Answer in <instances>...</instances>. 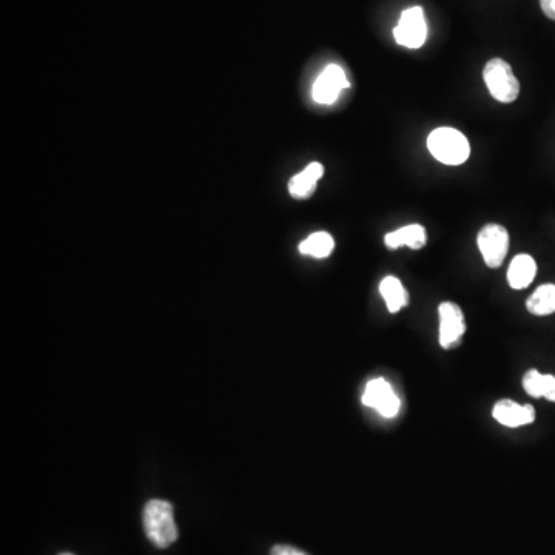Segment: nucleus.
Listing matches in <instances>:
<instances>
[{
  "label": "nucleus",
  "mask_w": 555,
  "mask_h": 555,
  "mask_svg": "<svg viewBox=\"0 0 555 555\" xmlns=\"http://www.w3.org/2000/svg\"><path fill=\"white\" fill-rule=\"evenodd\" d=\"M486 87L495 101L511 104L520 95V82L514 74L511 65L503 59H491L483 70Z\"/></svg>",
  "instance_id": "3"
},
{
  "label": "nucleus",
  "mask_w": 555,
  "mask_h": 555,
  "mask_svg": "<svg viewBox=\"0 0 555 555\" xmlns=\"http://www.w3.org/2000/svg\"><path fill=\"white\" fill-rule=\"evenodd\" d=\"M526 309L535 317H548L555 312V284H543L526 301Z\"/></svg>",
  "instance_id": "14"
},
{
  "label": "nucleus",
  "mask_w": 555,
  "mask_h": 555,
  "mask_svg": "<svg viewBox=\"0 0 555 555\" xmlns=\"http://www.w3.org/2000/svg\"><path fill=\"white\" fill-rule=\"evenodd\" d=\"M478 249H480L485 264L491 269H498L505 261L509 250V233L500 224H488L483 227L477 236Z\"/></svg>",
  "instance_id": "5"
},
{
  "label": "nucleus",
  "mask_w": 555,
  "mask_h": 555,
  "mask_svg": "<svg viewBox=\"0 0 555 555\" xmlns=\"http://www.w3.org/2000/svg\"><path fill=\"white\" fill-rule=\"evenodd\" d=\"M61 555H73V554H68V552H65V554H61Z\"/></svg>",
  "instance_id": "20"
},
{
  "label": "nucleus",
  "mask_w": 555,
  "mask_h": 555,
  "mask_svg": "<svg viewBox=\"0 0 555 555\" xmlns=\"http://www.w3.org/2000/svg\"><path fill=\"white\" fill-rule=\"evenodd\" d=\"M431 155L441 164L461 165L471 155L468 138L455 128L441 127L434 130L428 138Z\"/></svg>",
  "instance_id": "2"
},
{
  "label": "nucleus",
  "mask_w": 555,
  "mask_h": 555,
  "mask_svg": "<svg viewBox=\"0 0 555 555\" xmlns=\"http://www.w3.org/2000/svg\"><path fill=\"white\" fill-rule=\"evenodd\" d=\"M428 243V232L420 224H411V226L401 227L395 232L387 233L384 236V244L387 249H398V247L407 246L412 250L423 249Z\"/></svg>",
  "instance_id": "10"
},
{
  "label": "nucleus",
  "mask_w": 555,
  "mask_h": 555,
  "mask_svg": "<svg viewBox=\"0 0 555 555\" xmlns=\"http://www.w3.org/2000/svg\"><path fill=\"white\" fill-rule=\"evenodd\" d=\"M270 555H309L307 552L301 551V549L293 548V546L287 545H276L273 546Z\"/></svg>",
  "instance_id": "18"
},
{
  "label": "nucleus",
  "mask_w": 555,
  "mask_h": 555,
  "mask_svg": "<svg viewBox=\"0 0 555 555\" xmlns=\"http://www.w3.org/2000/svg\"><path fill=\"white\" fill-rule=\"evenodd\" d=\"M395 41L398 45L417 50L428 39V24L421 7L407 8L401 13L400 21L394 30Z\"/></svg>",
  "instance_id": "4"
},
{
  "label": "nucleus",
  "mask_w": 555,
  "mask_h": 555,
  "mask_svg": "<svg viewBox=\"0 0 555 555\" xmlns=\"http://www.w3.org/2000/svg\"><path fill=\"white\" fill-rule=\"evenodd\" d=\"M537 275V264L529 255H517L508 270V283L512 289L523 290L531 286Z\"/></svg>",
  "instance_id": "12"
},
{
  "label": "nucleus",
  "mask_w": 555,
  "mask_h": 555,
  "mask_svg": "<svg viewBox=\"0 0 555 555\" xmlns=\"http://www.w3.org/2000/svg\"><path fill=\"white\" fill-rule=\"evenodd\" d=\"M381 296L386 301L387 310L391 313L400 312L409 304V293L395 276H386L380 284Z\"/></svg>",
  "instance_id": "13"
},
{
  "label": "nucleus",
  "mask_w": 555,
  "mask_h": 555,
  "mask_svg": "<svg viewBox=\"0 0 555 555\" xmlns=\"http://www.w3.org/2000/svg\"><path fill=\"white\" fill-rule=\"evenodd\" d=\"M543 374L539 370L531 369L523 377V389L532 398H542Z\"/></svg>",
  "instance_id": "16"
},
{
  "label": "nucleus",
  "mask_w": 555,
  "mask_h": 555,
  "mask_svg": "<svg viewBox=\"0 0 555 555\" xmlns=\"http://www.w3.org/2000/svg\"><path fill=\"white\" fill-rule=\"evenodd\" d=\"M440 315V346L449 350L457 347L465 337V315L455 303H441L438 307Z\"/></svg>",
  "instance_id": "6"
},
{
  "label": "nucleus",
  "mask_w": 555,
  "mask_h": 555,
  "mask_svg": "<svg viewBox=\"0 0 555 555\" xmlns=\"http://www.w3.org/2000/svg\"><path fill=\"white\" fill-rule=\"evenodd\" d=\"M542 397L555 403V375L543 374Z\"/></svg>",
  "instance_id": "17"
},
{
  "label": "nucleus",
  "mask_w": 555,
  "mask_h": 555,
  "mask_svg": "<svg viewBox=\"0 0 555 555\" xmlns=\"http://www.w3.org/2000/svg\"><path fill=\"white\" fill-rule=\"evenodd\" d=\"M335 241L327 232L312 233L300 244V252L313 258H327L333 252Z\"/></svg>",
  "instance_id": "15"
},
{
  "label": "nucleus",
  "mask_w": 555,
  "mask_h": 555,
  "mask_svg": "<svg viewBox=\"0 0 555 555\" xmlns=\"http://www.w3.org/2000/svg\"><path fill=\"white\" fill-rule=\"evenodd\" d=\"M346 73L343 68L332 64L324 68L323 73L318 76L313 84L312 96L318 104L329 105L337 101L341 91L349 88Z\"/></svg>",
  "instance_id": "8"
},
{
  "label": "nucleus",
  "mask_w": 555,
  "mask_h": 555,
  "mask_svg": "<svg viewBox=\"0 0 555 555\" xmlns=\"http://www.w3.org/2000/svg\"><path fill=\"white\" fill-rule=\"evenodd\" d=\"M495 420L506 428H520L534 423L535 409L531 404H518L512 400H500L492 411Z\"/></svg>",
  "instance_id": "9"
},
{
  "label": "nucleus",
  "mask_w": 555,
  "mask_h": 555,
  "mask_svg": "<svg viewBox=\"0 0 555 555\" xmlns=\"http://www.w3.org/2000/svg\"><path fill=\"white\" fill-rule=\"evenodd\" d=\"M144 528L148 540L158 548H169L178 540L172 503L165 500H150L144 509Z\"/></svg>",
  "instance_id": "1"
},
{
  "label": "nucleus",
  "mask_w": 555,
  "mask_h": 555,
  "mask_svg": "<svg viewBox=\"0 0 555 555\" xmlns=\"http://www.w3.org/2000/svg\"><path fill=\"white\" fill-rule=\"evenodd\" d=\"M324 167L320 162H312L303 172L293 176L289 181L290 195L295 199H309L317 190L318 181L323 178Z\"/></svg>",
  "instance_id": "11"
},
{
  "label": "nucleus",
  "mask_w": 555,
  "mask_h": 555,
  "mask_svg": "<svg viewBox=\"0 0 555 555\" xmlns=\"http://www.w3.org/2000/svg\"><path fill=\"white\" fill-rule=\"evenodd\" d=\"M363 404L380 412L383 417L394 418L400 412V398L384 378L369 381L363 394Z\"/></svg>",
  "instance_id": "7"
},
{
  "label": "nucleus",
  "mask_w": 555,
  "mask_h": 555,
  "mask_svg": "<svg viewBox=\"0 0 555 555\" xmlns=\"http://www.w3.org/2000/svg\"><path fill=\"white\" fill-rule=\"evenodd\" d=\"M540 5H542V10L546 17H549L551 21H555V0H540Z\"/></svg>",
  "instance_id": "19"
}]
</instances>
